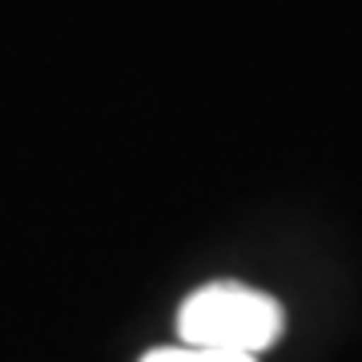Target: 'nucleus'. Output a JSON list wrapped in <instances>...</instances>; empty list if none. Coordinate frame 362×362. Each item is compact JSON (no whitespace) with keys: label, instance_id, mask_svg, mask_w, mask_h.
Wrapping results in <instances>:
<instances>
[{"label":"nucleus","instance_id":"obj_1","mask_svg":"<svg viewBox=\"0 0 362 362\" xmlns=\"http://www.w3.org/2000/svg\"><path fill=\"white\" fill-rule=\"evenodd\" d=\"M286 330L282 302L242 282H209L181 302L177 334L181 346H206L226 354L258 358Z\"/></svg>","mask_w":362,"mask_h":362},{"label":"nucleus","instance_id":"obj_2","mask_svg":"<svg viewBox=\"0 0 362 362\" xmlns=\"http://www.w3.org/2000/svg\"><path fill=\"white\" fill-rule=\"evenodd\" d=\"M141 362H258L250 354H226V350H206V346H157Z\"/></svg>","mask_w":362,"mask_h":362}]
</instances>
